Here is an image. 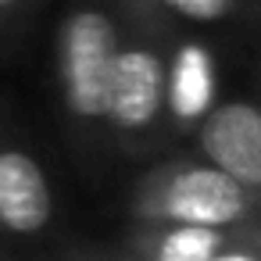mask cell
Returning <instances> with one entry per match:
<instances>
[{
	"label": "cell",
	"instance_id": "cell-3",
	"mask_svg": "<svg viewBox=\"0 0 261 261\" xmlns=\"http://www.w3.org/2000/svg\"><path fill=\"white\" fill-rule=\"evenodd\" d=\"M243 211H247L243 182H236L222 168H182L179 175H172L165 190V215L175 225L222 229L232 225Z\"/></svg>",
	"mask_w": 261,
	"mask_h": 261
},
{
	"label": "cell",
	"instance_id": "cell-4",
	"mask_svg": "<svg viewBox=\"0 0 261 261\" xmlns=\"http://www.w3.org/2000/svg\"><path fill=\"white\" fill-rule=\"evenodd\" d=\"M165 61L147 47H129L118 54L111 93H108V118L118 129H143L158 118L165 104Z\"/></svg>",
	"mask_w": 261,
	"mask_h": 261
},
{
	"label": "cell",
	"instance_id": "cell-9",
	"mask_svg": "<svg viewBox=\"0 0 261 261\" xmlns=\"http://www.w3.org/2000/svg\"><path fill=\"white\" fill-rule=\"evenodd\" d=\"M218 261H254V257H247V254H225V257H218Z\"/></svg>",
	"mask_w": 261,
	"mask_h": 261
},
{
	"label": "cell",
	"instance_id": "cell-8",
	"mask_svg": "<svg viewBox=\"0 0 261 261\" xmlns=\"http://www.w3.org/2000/svg\"><path fill=\"white\" fill-rule=\"evenodd\" d=\"M165 4H168L172 11H179L182 18L215 22V18H222V15L232 8V0H165Z\"/></svg>",
	"mask_w": 261,
	"mask_h": 261
},
{
	"label": "cell",
	"instance_id": "cell-5",
	"mask_svg": "<svg viewBox=\"0 0 261 261\" xmlns=\"http://www.w3.org/2000/svg\"><path fill=\"white\" fill-rule=\"evenodd\" d=\"M50 218V186L25 150L0 154V225L11 232H40Z\"/></svg>",
	"mask_w": 261,
	"mask_h": 261
},
{
	"label": "cell",
	"instance_id": "cell-10",
	"mask_svg": "<svg viewBox=\"0 0 261 261\" xmlns=\"http://www.w3.org/2000/svg\"><path fill=\"white\" fill-rule=\"evenodd\" d=\"M8 4H15V0H0V8H8Z\"/></svg>",
	"mask_w": 261,
	"mask_h": 261
},
{
	"label": "cell",
	"instance_id": "cell-1",
	"mask_svg": "<svg viewBox=\"0 0 261 261\" xmlns=\"http://www.w3.org/2000/svg\"><path fill=\"white\" fill-rule=\"evenodd\" d=\"M118 36L115 22L104 11H79L68 18L61 36V75L65 100L79 118L108 115L111 75L118 65Z\"/></svg>",
	"mask_w": 261,
	"mask_h": 261
},
{
	"label": "cell",
	"instance_id": "cell-6",
	"mask_svg": "<svg viewBox=\"0 0 261 261\" xmlns=\"http://www.w3.org/2000/svg\"><path fill=\"white\" fill-rule=\"evenodd\" d=\"M215 97V72H211V58L204 47L186 43L172 65V83H168V100L172 111L182 118H197L211 108Z\"/></svg>",
	"mask_w": 261,
	"mask_h": 261
},
{
	"label": "cell",
	"instance_id": "cell-2",
	"mask_svg": "<svg viewBox=\"0 0 261 261\" xmlns=\"http://www.w3.org/2000/svg\"><path fill=\"white\" fill-rule=\"evenodd\" d=\"M200 147L215 168L243 186H261V108L229 100L207 111L200 125Z\"/></svg>",
	"mask_w": 261,
	"mask_h": 261
},
{
	"label": "cell",
	"instance_id": "cell-7",
	"mask_svg": "<svg viewBox=\"0 0 261 261\" xmlns=\"http://www.w3.org/2000/svg\"><path fill=\"white\" fill-rule=\"evenodd\" d=\"M218 229L204 225H179L165 236L158 261H218Z\"/></svg>",
	"mask_w": 261,
	"mask_h": 261
}]
</instances>
